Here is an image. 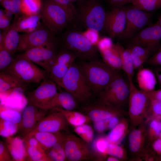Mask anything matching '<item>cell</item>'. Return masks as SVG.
<instances>
[{
	"label": "cell",
	"instance_id": "15",
	"mask_svg": "<svg viewBox=\"0 0 161 161\" xmlns=\"http://www.w3.org/2000/svg\"><path fill=\"white\" fill-rule=\"evenodd\" d=\"M77 59V56L72 52L60 49L48 73L49 78L61 87L63 78Z\"/></svg>",
	"mask_w": 161,
	"mask_h": 161
},
{
	"label": "cell",
	"instance_id": "57",
	"mask_svg": "<svg viewBox=\"0 0 161 161\" xmlns=\"http://www.w3.org/2000/svg\"><path fill=\"white\" fill-rule=\"evenodd\" d=\"M154 160L156 161H161V154H157V155H155L154 158Z\"/></svg>",
	"mask_w": 161,
	"mask_h": 161
},
{
	"label": "cell",
	"instance_id": "38",
	"mask_svg": "<svg viewBox=\"0 0 161 161\" xmlns=\"http://www.w3.org/2000/svg\"><path fill=\"white\" fill-rule=\"evenodd\" d=\"M120 120L118 117H112L94 122V128L97 132L102 133L111 130L118 123Z\"/></svg>",
	"mask_w": 161,
	"mask_h": 161
},
{
	"label": "cell",
	"instance_id": "45",
	"mask_svg": "<svg viewBox=\"0 0 161 161\" xmlns=\"http://www.w3.org/2000/svg\"><path fill=\"white\" fill-rule=\"evenodd\" d=\"M147 114H150V119L156 118L161 120V101L151 99Z\"/></svg>",
	"mask_w": 161,
	"mask_h": 161
},
{
	"label": "cell",
	"instance_id": "43",
	"mask_svg": "<svg viewBox=\"0 0 161 161\" xmlns=\"http://www.w3.org/2000/svg\"><path fill=\"white\" fill-rule=\"evenodd\" d=\"M12 55L5 48L2 43H0V71H4L13 61Z\"/></svg>",
	"mask_w": 161,
	"mask_h": 161
},
{
	"label": "cell",
	"instance_id": "46",
	"mask_svg": "<svg viewBox=\"0 0 161 161\" xmlns=\"http://www.w3.org/2000/svg\"><path fill=\"white\" fill-rule=\"evenodd\" d=\"M107 155L115 157L119 160L123 159L126 153L123 148L118 144L109 143L106 150Z\"/></svg>",
	"mask_w": 161,
	"mask_h": 161
},
{
	"label": "cell",
	"instance_id": "59",
	"mask_svg": "<svg viewBox=\"0 0 161 161\" xmlns=\"http://www.w3.org/2000/svg\"><path fill=\"white\" fill-rule=\"evenodd\" d=\"M70 1H72V2H75V1H79L80 0H69Z\"/></svg>",
	"mask_w": 161,
	"mask_h": 161
},
{
	"label": "cell",
	"instance_id": "29",
	"mask_svg": "<svg viewBox=\"0 0 161 161\" xmlns=\"http://www.w3.org/2000/svg\"><path fill=\"white\" fill-rule=\"evenodd\" d=\"M144 128L140 127L132 130L128 137L129 148L131 153L137 154L143 148L145 137Z\"/></svg>",
	"mask_w": 161,
	"mask_h": 161
},
{
	"label": "cell",
	"instance_id": "6",
	"mask_svg": "<svg viewBox=\"0 0 161 161\" xmlns=\"http://www.w3.org/2000/svg\"><path fill=\"white\" fill-rule=\"evenodd\" d=\"M40 13L43 24L55 35L58 34L75 20L61 6L47 0Z\"/></svg>",
	"mask_w": 161,
	"mask_h": 161
},
{
	"label": "cell",
	"instance_id": "40",
	"mask_svg": "<svg viewBox=\"0 0 161 161\" xmlns=\"http://www.w3.org/2000/svg\"><path fill=\"white\" fill-rule=\"evenodd\" d=\"M18 130V124L0 118V135L7 137L14 135Z\"/></svg>",
	"mask_w": 161,
	"mask_h": 161
},
{
	"label": "cell",
	"instance_id": "17",
	"mask_svg": "<svg viewBox=\"0 0 161 161\" xmlns=\"http://www.w3.org/2000/svg\"><path fill=\"white\" fill-rule=\"evenodd\" d=\"M126 7L112 8L107 13L104 29L111 38L119 36L123 32L126 25Z\"/></svg>",
	"mask_w": 161,
	"mask_h": 161
},
{
	"label": "cell",
	"instance_id": "4",
	"mask_svg": "<svg viewBox=\"0 0 161 161\" xmlns=\"http://www.w3.org/2000/svg\"><path fill=\"white\" fill-rule=\"evenodd\" d=\"M130 93L129 80L120 73L98 95L96 102L123 111L128 107Z\"/></svg>",
	"mask_w": 161,
	"mask_h": 161
},
{
	"label": "cell",
	"instance_id": "16",
	"mask_svg": "<svg viewBox=\"0 0 161 161\" xmlns=\"http://www.w3.org/2000/svg\"><path fill=\"white\" fill-rule=\"evenodd\" d=\"M56 111L45 116L23 138L31 137L37 132L55 133L66 129L68 123L61 112Z\"/></svg>",
	"mask_w": 161,
	"mask_h": 161
},
{
	"label": "cell",
	"instance_id": "56",
	"mask_svg": "<svg viewBox=\"0 0 161 161\" xmlns=\"http://www.w3.org/2000/svg\"><path fill=\"white\" fill-rule=\"evenodd\" d=\"M106 160L107 161H119L120 160L117 158L111 156L107 157Z\"/></svg>",
	"mask_w": 161,
	"mask_h": 161
},
{
	"label": "cell",
	"instance_id": "36",
	"mask_svg": "<svg viewBox=\"0 0 161 161\" xmlns=\"http://www.w3.org/2000/svg\"><path fill=\"white\" fill-rule=\"evenodd\" d=\"M132 6L138 9L152 11L161 7V0H133Z\"/></svg>",
	"mask_w": 161,
	"mask_h": 161
},
{
	"label": "cell",
	"instance_id": "27",
	"mask_svg": "<svg viewBox=\"0 0 161 161\" xmlns=\"http://www.w3.org/2000/svg\"><path fill=\"white\" fill-rule=\"evenodd\" d=\"M114 46L119 54L122 70L126 75L129 80L132 79L134 69L132 58L129 50L126 48H124L119 43L114 44Z\"/></svg>",
	"mask_w": 161,
	"mask_h": 161
},
{
	"label": "cell",
	"instance_id": "26",
	"mask_svg": "<svg viewBox=\"0 0 161 161\" xmlns=\"http://www.w3.org/2000/svg\"><path fill=\"white\" fill-rule=\"evenodd\" d=\"M126 48L131 55L134 70L143 67L151 53L148 49L138 45H128Z\"/></svg>",
	"mask_w": 161,
	"mask_h": 161
},
{
	"label": "cell",
	"instance_id": "21",
	"mask_svg": "<svg viewBox=\"0 0 161 161\" xmlns=\"http://www.w3.org/2000/svg\"><path fill=\"white\" fill-rule=\"evenodd\" d=\"M78 103L73 95L65 91L58 92L50 100L45 109L47 111L56 107L68 110H73L78 106Z\"/></svg>",
	"mask_w": 161,
	"mask_h": 161
},
{
	"label": "cell",
	"instance_id": "22",
	"mask_svg": "<svg viewBox=\"0 0 161 161\" xmlns=\"http://www.w3.org/2000/svg\"><path fill=\"white\" fill-rule=\"evenodd\" d=\"M20 41V35L16 26V20L8 28L2 33L0 32V43H2L5 48L13 55L17 51Z\"/></svg>",
	"mask_w": 161,
	"mask_h": 161
},
{
	"label": "cell",
	"instance_id": "58",
	"mask_svg": "<svg viewBox=\"0 0 161 161\" xmlns=\"http://www.w3.org/2000/svg\"><path fill=\"white\" fill-rule=\"evenodd\" d=\"M156 23L161 27V15L158 18V20Z\"/></svg>",
	"mask_w": 161,
	"mask_h": 161
},
{
	"label": "cell",
	"instance_id": "3",
	"mask_svg": "<svg viewBox=\"0 0 161 161\" xmlns=\"http://www.w3.org/2000/svg\"><path fill=\"white\" fill-rule=\"evenodd\" d=\"M75 7V20L80 25L96 32L104 29L107 13L99 0H80Z\"/></svg>",
	"mask_w": 161,
	"mask_h": 161
},
{
	"label": "cell",
	"instance_id": "53",
	"mask_svg": "<svg viewBox=\"0 0 161 161\" xmlns=\"http://www.w3.org/2000/svg\"><path fill=\"white\" fill-rule=\"evenodd\" d=\"M10 20L4 16L0 17V29L5 30L8 29L10 26Z\"/></svg>",
	"mask_w": 161,
	"mask_h": 161
},
{
	"label": "cell",
	"instance_id": "10",
	"mask_svg": "<svg viewBox=\"0 0 161 161\" xmlns=\"http://www.w3.org/2000/svg\"><path fill=\"white\" fill-rule=\"evenodd\" d=\"M126 8V27L119 37L123 39H130L149 23L151 15L132 5Z\"/></svg>",
	"mask_w": 161,
	"mask_h": 161
},
{
	"label": "cell",
	"instance_id": "1",
	"mask_svg": "<svg viewBox=\"0 0 161 161\" xmlns=\"http://www.w3.org/2000/svg\"><path fill=\"white\" fill-rule=\"evenodd\" d=\"M75 61L94 96H98L119 73L100 60Z\"/></svg>",
	"mask_w": 161,
	"mask_h": 161
},
{
	"label": "cell",
	"instance_id": "60",
	"mask_svg": "<svg viewBox=\"0 0 161 161\" xmlns=\"http://www.w3.org/2000/svg\"><path fill=\"white\" fill-rule=\"evenodd\" d=\"M159 138H160L161 140V132L160 133L159 136Z\"/></svg>",
	"mask_w": 161,
	"mask_h": 161
},
{
	"label": "cell",
	"instance_id": "52",
	"mask_svg": "<svg viewBox=\"0 0 161 161\" xmlns=\"http://www.w3.org/2000/svg\"><path fill=\"white\" fill-rule=\"evenodd\" d=\"M147 92L151 99L161 101V88Z\"/></svg>",
	"mask_w": 161,
	"mask_h": 161
},
{
	"label": "cell",
	"instance_id": "34",
	"mask_svg": "<svg viewBox=\"0 0 161 161\" xmlns=\"http://www.w3.org/2000/svg\"><path fill=\"white\" fill-rule=\"evenodd\" d=\"M91 143L93 152L96 160H102L106 157V150L109 143L106 136H99L93 140Z\"/></svg>",
	"mask_w": 161,
	"mask_h": 161
},
{
	"label": "cell",
	"instance_id": "19",
	"mask_svg": "<svg viewBox=\"0 0 161 161\" xmlns=\"http://www.w3.org/2000/svg\"><path fill=\"white\" fill-rule=\"evenodd\" d=\"M81 109L91 121L94 122L113 117H119L123 112L97 102L83 105Z\"/></svg>",
	"mask_w": 161,
	"mask_h": 161
},
{
	"label": "cell",
	"instance_id": "55",
	"mask_svg": "<svg viewBox=\"0 0 161 161\" xmlns=\"http://www.w3.org/2000/svg\"><path fill=\"white\" fill-rule=\"evenodd\" d=\"M4 16L11 20L12 17V15L13 14L10 11L7 10L6 9L4 10Z\"/></svg>",
	"mask_w": 161,
	"mask_h": 161
},
{
	"label": "cell",
	"instance_id": "39",
	"mask_svg": "<svg viewBox=\"0 0 161 161\" xmlns=\"http://www.w3.org/2000/svg\"><path fill=\"white\" fill-rule=\"evenodd\" d=\"M74 131L80 137L87 143H91L94 137L93 129L89 125L85 124L74 127Z\"/></svg>",
	"mask_w": 161,
	"mask_h": 161
},
{
	"label": "cell",
	"instance_id": "12",
	"mask_svg": "<svg viewBox=\"0 0 161 161\" xmlns=\"http://www.w3.org/2000/svg\"><path fill=\"white\" fill-rule=\"evenodd\" d=\"M56 42H59L58 39L43 24L33 32L20 35L17 51L25 52L32 48Z\"/></svg>",
	"mask_w": 161,
	"mask_h": 161
},
{
	"label": "cell",
	"instance_id": "54",
	"mask_svg": "<svg viewBox=\"0 0 161 161\" xmlns=\"http://www.w3.org/2000/svg\"><path fill=\"white\" fill-rule=\"evenodd\" d=\"M152 148L157 154H161V140L159 137L154 140L152 143Z\"/></svg>",
	"mask_w": 161,
	"mask_h": 161
},
{
	"label": "cell",
	"instance_id": "50",
	"mask_svg": "<svg viewBox=\"0 0 161 161\" xmlns=\"http://www.w3.org/2000/svg\"><path fill=\"white\" fill-rule=\"evenodd\" d=\"M133 0H108L112 8H120L127 4L131 3Z\"/></svg>",
	"mask_w": 161,
	"mask_h": 161
},
{
	"label": "cell",
	"instance_id": "28",
	"mask_svg": "<svg viewBox=\"0 0 161 161\" xmlns=\"http://www.w3.org/2000/svg\"><path fill=\"white\" fill-rule=\"evenodd\" d=\"M66 135L62 134L60 131L55 133L38 132L35 133L32 136L34 137L38 140L45 151L56 143L64 139Z\"/></svg>",
	"mask_w": 161,
	"mask_h": 161
},
{
	"label": "cell",
	"instance_id": "11",
	"mask_svg": "<svg viewBox=\"0 0 161 161\" xmlns=\"http://www.w3.org/2000/svg\"><path fill=\"white\" fill-rule=\"evenodd\" d=\"M63 144L66 160L68 161L87 160L95 157L87 143L74 134L66 135Z\"/></svg>",
	"mask_w": 161,
	"mask_h": 161
},
{
	"label": "cell",
	"instance_id": "48",
	"mask_svg": "<svg viewBox=\"0 0 161 161\" xmlns=\"http://www.w3.org/2000/svg\"><path fill=\"white\" fill-rule=\"evenodd\" d=\"M14 161L5 143L0 141V161Z\"/></svg>",
	"mask_w": 161,
	"mask_h": 161
},
{
	"label": "cell",
	"instance_id": "42",
	"mask_svg": "<svg viewBox=\"0 0 161 161\" xmlns=\"http://www.w3.org/2000/svg\"><path fill=\"white\" fill-rule=\"evenodd\" d=\"M148 128V138L153 142L159 137L161 132V120L156 118L150 119Z\"/></svg>",
	"mask_w": 161,
	"mask_h": 161
},
{
	"label": "cell",
	"instance_id": "20",
	"mask_svg": "<svg viewBox=\"0 0 161 161\" xmlns=\"http://www.w3.org/2000/svg\"><path fill=\"white\" fill-rule=\"evenodd\" d=\"M21 16L15 17L16 26L18 32L28 33L37 29L43 25L40 13L35 14H22Z\"/></svg>",
	"mask_w": 161,
	"mask_h": 161
},
{
	"label": "cell",
	"instance_id": "35",
	"mask_svg": "<svg viewBox=\"0 0 161 161\" xmlns=\"http://www.w3.org/2000/svg\"><path fill=\"white\" fill-rule=\"evenodd\" d=\"M64 139L56 143L45 151L51 161H64L66 160L63 144Z\"/></svg>",
	"mask_w": 161,
	"mask_h": 161
},
{
	"label": "cell",
	"instance_id": "49",
	"mask_svg": "<svg viewBox=\"0 0 161 161\" xmlns=\"http://www.w3.org/2000/svg\"><path fill=\"white\" fill-rule=\"evenodd\" d=\"M145 63L151 66H161V47L150 57Z\"/></svg>",
	"mask_w": 161,
	"mask_h": 161
},
{
	"label": "cell",
	"instance_id": "25",
	"mask_svg": "<svg viewBox=\"0 0 161 161\" xmlns=\"http://www.w3.org/2000/svg\"><path fill=\"white\" fill-rule=\"evenodd\" d=\"M97 47L105 63L116 70H122L121 59L114 44L110 46Z\"/></svg>",
	"mask_w": 161,
	"mask_h": 161
},
{
	"label": "cell",
	"instance_id": "30",
	"mask_svg": "<svg viewBox=\"0 0 161 161\" xmlns=\"http://www.w3.org/2000/svg\"><path fill=\"white\" fill-rule=\"evenodd\" d=\"M26 83L16 76L4 71L0 72V92L24 87Z\"/></svg>",
	"mask_w": 161,
	"mask_h": 161
},
{
	"label": "cell",
	"instance_id": "31",
	"mask_svg": "<svg viewBox=\"0 0 161 161\" xmlns=\"http://www.w3.org/2000/svg\"><path fill=\"white\" fill-rule=\"evenodd\" d=\"M61 112L64 116L67 122L74 127L87 124L91 120L84 113L73 110H65L60 107L52 109Z\"/></svg>",
	"mask_w": 161,
	"mask_h": 161
},
{
	"label": "cell",
	"instance_id": "8",
	"mask_svg": "<svg viewBox=\"0 0 161 161\" xmlns=\"http://www.w3.org/2000/svg\"><path fill=\"white\" fill-rule=\"evenodd\" d=\"M130 93L128 104L131 122L136 126L140 124L147 114L151 99L147 92L137 88L132 79L129 80Z\"/></svg>",
	"mask_w": 161,
	"mask_h": 161
},
{
	"label": "cell",
	"instance_id": "14",
	"mask_svg": "<svg viewBox=\"0 0 161 161\" xmlns=\"http://www.w3.org/2000/svg\"><path fill=\"white\" fill-rule=\"evenodd\" d=\"M57 85L49 78L43 80L36 89L28 92L29 103L45 109L49 102L58 92Z\"/></svg>",
	"mask_w": 161,
	"mask_h": 161
},
{
	"label": "cell",
	"instance_id": "44",
	"mask_svg": "<svg viewBox=\"0 0 161 161\" xmlns=\"http://www.w3.org/2000/svg\"><path fill=\"white\" fill-rule=\"evenodd\" d=\"M1 2L5 9L14 14L15 17L22 14L21 0H2Z\"/></svg>",
	"mask_w": 161,
	"mask_h": 161
},
{
	"label": "cell",
	"instance_id": "47",
	"mask_svg": "<svg viewBox=\"0 0 161 161\" xmlns=\"http://www.w3.org/2000/svg\"><path fill=\"white\" fill-rule=\"evenodd\" d=\"M63 7L75 20V9L73 3L69 0H49Z\"/></svg>",
	"mask_w": 161,
	"mask_h": 161
},
{
	"label": "cell",
	"instance_id": "61",
	"mask_svg": "<svg viewBox=\"0 0 161 161\" xmlns=\"http://www.w3.org/2000/svg\"><path fill=\"white\" fill-rule=\"evenodd\" d=\"M2 1V0H0V1Z\"/></svg>",
	"mask_w": 161,
	"mask_h": 161
},
{
	"label": "cell",
	"instance_id": "37",
	"mask_svg": "<svg viewBox=\"0 0 161 161\" xmlns=\"http://www.w3.org/2000/svg\"><path fill=\"white\" fill-rule=\"evenodd\" d=\"M22 14L32 15L40 13L41 7V0H21Z\"/></svg>",
	"mask_w": 161,
	"mask_h": 161
},
{
	"label": "cell",
	"instance_id": "24",
	"mask_svg": "<svg viewBox=\"0 0 161 161\" xmlns=\"http://www.w3.org/2000/svg\"><path fill=\"white\" fill-rule=\"evenodd\" d=\"M137 81L139 89L145 92L154 90L157 83L156 76L151 69L143 67L137 72Z\"/></svg>",
	"mask_w": 161,
	"mask_h": 161
},
{
	"label": "cell",
	"instance_id": "7",
	"mask_svg": "<svg viewBox=\"0 0 161 161\" xmlns=\"http://www.w3.org/2000/svg\"><path fill=\"white\" fill-rule=\"evenodd\" d=\"M35 64L22 54L18 55L13 63L4 71L26 83H38L49 78L48 73Z\"/></svg>",
	"mask_w": 161,
	"mask_h": 161
},
{
	"label": "cell",
	"instance_id": "51",
	"mask_svg": "<svg viewBox=\"0 0 161 161\" xmlns=\"http://www.w3.org/2000/svg\"><path fill=\"white\" fill-rule=\"evenodd\" d=\"M152 66L151 69L156 76L160 88H161V66Z\"/></svg>",
	"mask_w": 161,
	"mask_h": 161
},
{
	"label": "cell",
	"instance_id": "41",
	"mask_svg": "<svg viewBox=\"0 0 161 161\" xmlns=\"http://www.w3.org/2000/svg\"><path fill=\"white\" fill-rule=\"evenodd\" d=\"M0 117V118L3 120L18 124L21 120L22 115L17 110L1 106Z\"/></svg>",
	"mask_w": 161,
	"mask_h": 161
},
{
	"label": "cell",
	"instance_id": "9",
	"mask_svg": "<svg viewBox=\"0 0 161 161\" xmlns=\"http://www.w3.org/2000/svg\"><path fill=\"white\" fill-rule=\"evenodd\" d=\"M59 42L49 43L30 49L22 55L41 67L48 73L59 51Z\"/></svg>",
	"mask_w": 161,
	"mask_h": 161
},
{
	"label": "cell",
	"instance_id": "18",
	"mask_svg": "<svg viewBox=\"0 0 161 161\" xmlns=\"http://www.w3.org/2000/svg\"><path fill=\"white\" fill-rule=\"evenodd\" d=\"M47 111L29 103L24 109L18 130L24 137L46 115Z\"/></svg>",
	"mask_w": 161,
	"mask_h": 161
},
{
	"label": "cell",
	"instance_id": "33",
	"mask_svg": "<svg viewBox=\"0 0 161 161\" xmlns=\"http://www.w3.org/2000/svg\"><path fill=\"white\" fill-rule=\"evenodd\" d=\"M27 158L31 161H51L40 143L29 145L25 144Z\"/></svg>",
	"mask_w": 161,
	"mask_h": 161
},
{
	"label": "cell",
	"instance_id": "32",
	"mask_svg": "<svg viewBox=\"0 0 161 161\" xmlns=\"http://www.w3.org/2000/svg\"><path fill=\"white\" fill-rule=\"evenodd\" d=\"M128 122L126 119L120 120L106 136L109 143L118 144L125 136L128 130Z\"/></svg>",
	"mask_w": 161,
	"mask_h": 161
},
{
	"label": "cell",
	"instance_id": "23",
	"mask_svg": "<svg viewBox=\"0 0 161 161\" xmlns=\"http://www.w3.org/2000/svg\"><path fill=\"white\" fill-rule=\"evenodd\" d=\"M6 144L14 161L27 160V154L25 143L23 139L18 137H6Z\"/></svg>",
	"mask_w": 161,
	"mask_h": 161
},
{
	"label": "cell",
	"instance_id": "13",
	"mask_svg": "<svg viewBox=\"0 0 161 161\" xmlns=\"http://www.w3.org/2000/svg\"><path fill=\"white\" fill-rule=\"evenodd\" d=\"M161 27L156 23L138 32L128 45H139L154 53L161 47Z\"/></svg>",
	"mask_w": 161,
	"mask_h": 161
},
{
	"label": "cell",
	"instance_id": "5",
	"mask_svg": "<svg viewBox=\"0 0 161 161\" xmlns=\"http://www.w3.org/2000/svg\"><path fill=\"white\" fill-rule=\"evenodd\" d=\"M61 87L82 105L91 103L94 96L75 61L63 78Z\"/></svg>",
	"mask_w": 161,
	"mask_h": 161
},
{
	"label": "cell",
	"instance_id": "2",
	"mask_svg": "<svg viewBox=\"0 0 161 161\" xmlns=\"http://www.w3.org/2000/svg\"><path fill=\"white\" fill-rule=\"evenodd\" d=\"M58 41L61 49L72 52L78 59L100 60L97 46L75 28H67L62 33Z\"/></svg>",
	"mask_w": 161,
	"mask_h": 161
}]
</instances>
